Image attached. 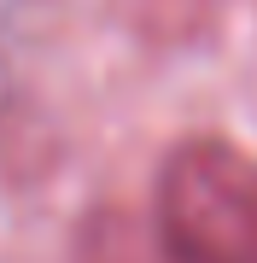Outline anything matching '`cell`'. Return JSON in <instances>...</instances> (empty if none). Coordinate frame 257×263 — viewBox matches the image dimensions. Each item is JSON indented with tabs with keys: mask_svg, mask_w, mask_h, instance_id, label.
I'll return each instance as SVG.
<instances>
[{
	"mask_svg": "<svg viewBox=\"0 0 257 263\" xmlns=\"http://www.w3.org/2000/svg\"><path fill=\"white\" fill-rule=\"evenodd\" d=\"M152 234L170 263H257V152L228 135H187L164 152Z\"/></svg>",
	"mask_w": 257,
	"mask_h": 263,
	"instance_id": "obj_1",
	"label": "cell"
}]
</instances>
